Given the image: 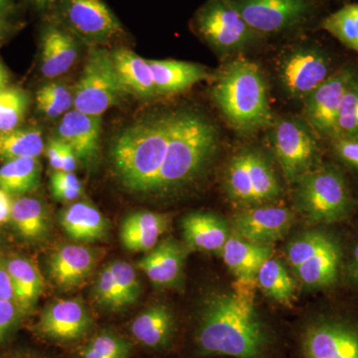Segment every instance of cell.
Instances as JSON below:
<instances>
[{
  "mask_svg": "<svg viewBox=\"0 0 358 358\" xmlns=\"http://www.w3.org/2000/svg\"><path fill=\"white\" fill-rule=\"evenodd\" d=\"M213 358H215V357H213ZM221 358H224V357H221Z\"/></svg>",
  "mask_w": 358,
  "mask_h": 358,
  "instance_id": "52",
  "label": "cell"
},
{
  "mask_svg": "<svg viewBox=\"0 0 358 358\" xmlns=\"http://www.w3.org/2000/svg\"><path fill=\"white\" fill-rule=\"evenodd\" d=\"M253 287L205 301L194 322L190 343L196 358H282V343L254 305Z\"/></svg>",
  "mask_w": 358,
  "mask_h": 358,
  "instance_id": "2",
  "label": "cell"
},
{
  "mask_svg": "<svg viewBox=\"0 0 358 358\" xmlns=\"http://www.w3.org/2000/svg\"><path fill=\"white\" fill-rule=\"evenodd\" d=\"M37 109L49 119L64 115L74 107V91L67 85L52 82L44 85L36 94Z\"/></svg>",
  "mask_w": 358,
  "mask_h": 358,
  "instance_id": "35",
  "label": "cell"
},
{
  "mask_svg": "<svg viewBox=\"0 0 358 358\" xmlns=\"http://www.w3.org/2000/svg\"><path fill=\"white\" fill-rule=\"evenodd\" d=\"M44 152V140L38 129L16 128L0 133V159H37Z\"/></svg>",
  "mask_w": 358,
  "mask_h": 358,
  "instance_id": "31",
  "label": "cell"
},
{
  "mask_svg": "<svg viewBox=\"0 0 358 358\" xmlns=\"http://www.w3.org/2000/svg\"><path fill=\"white\" fill-rule=\"evenodd\" d=\"M0 300L14 301V292L10 275L6 264L0 263Z\"/></svg>",
  "mask_w": 358,
  "mask_h": 358,
  "instance_id": "44",
  "label": "cell"
},
{
  "mask_svg": "<svg viewBox=\"0 0 358 358\" xmlns=\"http://www.w3.org/2000/svg\"><path fill=\"white\" fill-rule=\"evenodd\" d=\"M57 136L71 145L78 159L93 164L100 154L101 117L71 110L59 122Z\"/></svg>",
  "mask_w": 358,
  "mask_h": 358,
  "instance_id": "18",
  "label": "cell"
},
{
  "mask_svg": "<svg viewBox=\"0 0 358 358\" xmlns=\"http://www.w3.org/2000/svg\"><path fill=\"white\" fill-rule=\"evenodd\" d=\"M93 320L79 299L59 300L47 306L36 329L40 336L59 343L79 341L91 331Z\"/></svg>",
  "mask_w": 358,
  "mask_h": 358,
  "instance_id": "15",
  "label": "cell"
},
{
  "mask_svg": "<svg viewBox=\"0 0 358 358\" xmlns=\"http://www.w3.org/2000/svg\"><path fill=\"white\" fill-rule=\"evenodd\" d=\"M166 214L152 211L134 212L122 221L120 237L122 246L131 252H145L159 244L169 226Z\"/></svg>",
  "mask_w": 358,
  "mask_h": 358,
  "instance_id": "23",
  "label": "cell"
},
{
  "mask_svg": "<svg viewBox=\"0 0 358 358\" xmlns=\"http://www.w3.org/2000/svg\"><path fill=\"white\" fill-rule=\"evenodd\" d=\"M186 254L185 246L166 239L148 251L136 266L155 286L167 288L174 286L180 279Z\"/></svg>",
  "mask_w": 358,
  "mask_h": 358,
  "instance_id": "20",
  "label": "cell"
},
{
  "mask_svg": "<svg viewBox=\"0 0 358 358\" xmlns=\"http://www.w3.org/2000/svg\"><path fill=\"white\" fill-rule=\"evenodd\" d=\"M6 267L13 282L14 303L25 317L34 310L43 292V275L32 261L25 258L10 259Z\"/></svg>",
  "mask_w": 358,
  "mask_h": 358,
  "instance_id": "28",
  "label": "cell"
},
{
  "mask_svg": "<svg viewBox=\"0 0 358 358\" xmlns=\"http://www.w3.org/2000/svg\"><path fill=\"white\" fill-rule=\"evenodd\" d=\"M350 68H343L327 78L319 88L303 100V120L315 134L333 138L341 101L353 78Z\"/></svg>",
  "mask_w": 358,
  "mask_h": 358,
  "instance_id": "14",
  "label": "cell"
},
{
  "mask_svg": "<svg viewBox=\"0 0 358 358\" xmlns=\"http://www.w3.org/2000/svg\"><path fill=\"white\" fill-rule=\"evenodd\" d=\"M60 13L71 31L92 43H106L124 33L103 0H61Z\"/></svg>",
  "mask_w": 358,
  "mask_h": 358,
  "instance_id": "12",
  "label": "cell"
},
{
  "mask_svg": "<svg viewBox=\"0 0 358 358\" xmlns=\"http://www.w3.org/2000/svg\"><path fill=\"white\" fill-rule=\"evenodd\" d=\"M341 255L334 238L320 231L305 233L292 242L288 250L289 265L310 288H324L336 281Z\"/></svg>",
  "mask_w": 358,
  "mask_h": 358,
  "instance_id": "8",
  "label": "cell"
},
{
  "mask_svg": "<svg viewBox=\"0 0 358 358\" xmlns=\"http://www.w3.org/2000/svg\"><path fill=\"white\" fill-rule=\"evenodd\" d=\"M224 262L237 278L238 284L254 286L263 264L272 257L270 245L256 244L242 238H228L222 249Z\"/></svg>",
  "mask_w": 358,
  "mask_h": 358,
  "instance_id": "22",
  "label": "cell"
},
{
  "mask_svg": "<svg viewBox=\"0 0 358 358\" xmlns=\"http://www.w3.org/2000/svg\"><path fill=\"white\" fill-rule=\"evenodd\" d=\"M94 300L101 307L120 310L117 289L110 264L101 271L93 289Z\"/></svg>",
  "mask_w": 358,
  "mask_h": 358,
  "instance_id": "40",
  "label": "cell"
},
{
  "mask_svg": "<svg viewBox=\"0 0 358 358\" xmlns=\"http://www.w3.org/2000/svg\"><path fill=\"white\" fill-rule=\"evenodd\" d=\"M225 188L231 199L243 205H259L281 193L274 171L260 152L245 150L234 155L225 171Z\"/></svg>",
  "mask_w": 358,
  "mask_h": 358,
  "instance_id": "7",
  "label": "cell"
},
{
  "mask_svg": "<svg viewBox=\"0 0 358 358\" xmlns=\"http://www.w3.org/2000/svg\"><path fill=\"white\" fill-rule=\"evenodd\" d=\"M10 0H0V11L3 10L7 6H8Z\"/></svg>",
  "mask_w": 358,
  "mask_h": 358,
  "instance_id": "49",
  "label": "cell"
},
{
  "mask_svg": "<svg viewBox=\"0 0 358 358\" xmlns=\"http://www.w3.org/2000/svg\"><path fill=\"white\" fill-rule=\"evenodd\" d=\"M10 221L18 234L28 241L43 239L50 229L44 205L32 197H20L13 201Z\"/></svg>",
  "mask_w": 358,
  "mask_h": 358,
  "instance_id": "29",
  "label": "cell"
},
{
  "mask_svg": "<svg viewBox=\"0 0 358 358\" xmlns=\"http://www.w3.org/2000/svg\"><path fill=\"white\" fill-rule=\"evenodd\" d=\"M322 28L341 44L358 53V3H350L329 14Z\"/></svg>",
  "mask_w": 358,
  "mask_h": 358,
  "instance_id": "33",
  "label": "cell"
},
{
  "mask_svg": "<svg viewBox=\"0 0 358 358\" xmlns=\"http://www.w3.org/2000/svg\"><path fill=\"white\" fill-rule=\"evenodd\" d=\"M126 94L115 70L112 53L92 48L74 89V109L101 117Z\"/></svg>",
  "mask_w": 358,
  "mask_h": 358,
  "instance_id": "6",
  "label": "cell"
},
{
  "mask_svg": "<svg viewBox=\"0 0 358 358\" xmlns=\"http://www.w3.org/2000/svg\"><path fill=\"white\" fill-rule=\"evenodd\" d=\"M217 127L190 109L138 120L113 141L110 162L120 182L138 194H166L199 178L215 159Z\"/></svg>",
  "mask_w": 358,
  "mask_h": 358,
  "instance_id": "1",
  "label": "cell"
},
{
  "mask_svg": "<svg viewBox=\"0 0 358 358\" xmlns=\"http://www.w3.org/2000/svg\"><path fill=\"white\" fill-rule=\"evenodd\" d=\"M66 143L58 136L52 138L47 143L46 155L49 164L55 171L62 169V157L64 154Z\"/></svg>",
  "mask_w": 358,
  "mask_h": 358,
  "instance_id": "43",
  "label": "cell"
},
{
  "mask_svg": "<svg viewBox=\"0 0 358 358\" xmlns=\"http://www.w3.org/2000/svg\"><path fill=\"white\" fill-rule=\"evenodd\" d=\"M50 187L54 199L71 202L83 194V185L74 173L54 171L50 179Z\"/></svg>",
  "mask_w": 358,
  "mask_h": 358,
  "instance_id": "39",
  "label": "cell"
},
{
  "mask_svg": "<svg viewBox=\"0 0 358 358\" xmlns=\"http://www.w3.org/2000/svg\"><path fill=\"white\" fill-rule=\"evenodd\" d=\"M278 74L285 92L303 101L331 76V61L317 47H296L282 56Z\"/></svg>",
  "mask_w": 358,
  "mask_h": 358,
  "instance_id": "11",
  "label": "cell"
},
{
  "mask_svg": "<svg viewBox=\"0 0 358 358\" xmlns=\"http://www.w3.org/2000/svg\"><path fill=\"white\" fill-rule=\"evenodd\" d=\"M131 336L143 348L152 352H166L173 346L178 324L173 312L164 305H155L131 322Z\"/></svg>",
  "mask_w": 358,
  "mask_h": 358,
  "instance_id": "19",
  "label": "cell"
},
{
  "mask_svg": "<svg viewBox=\"0 0 358 358\" xmlns=\"http://www.w3.org/2000/svg\"><path fill=\"white\" fill-rule=\"evenodd\" d=\"M350 271H352L353 280H355L358 286V243L355 247V250H353L352 270Z\"/></svg>",
  "mask_w": 358,
  "mask_h": 358,
  "instance_id": "46",
  "label": "cell"
},
{
  "mask_svg": "<svg viewBox=\"0 0 358 358\" xmlns=\"http://www.w3.org/2000/svg\"><path fill=\"white\" fill-rule=\"evenodd\" d=\"M358 136V78L348 85L339 107L334 138Z\"/></svg>",
  "mask_w": 358,
  "mask_h": 358,
  "instance_id": "37",
  "label": "cell"
},
{
  "mask_svg": "<svg viewBox=\"0 0 358 358\" xmlns=\"http://www.w3.org/2000/svg\"><path fill=\"white\" fill-rule=\"evenodd\" d=\"M112 58L115 72L126 93L147 99L157 95L148 60L124 48L115 49L112 52Z\"/></svg>",
  "mask_w": 358,
  "mask_h": 358,
  "instance_id": "27",
  "label": "cell"
},
{
  "mask_svg": "<svg viewBox=\"0 0 358 358\" xmlns=\"http://www.w3.org/2000/svg\"><path fill=\"white\" fill-rule=\"evenodd\" d=\"M197 31L222 54L236 53L258 36L231 0H209L195 18Z\"/></svg>",
  "mask_w": 358,
  "mask_h": 358,
  "instance_id": "10",
  "label": "cell"
},
{
  "mask_svg": "<svg viewBox=\"0 0 358 358\" xmlns=\"http://www.w3.org/2000/svg\"><path fill=\"white\" fill-rule=\"evenodd\" d=\"M212 96L226 121L241 133L271 128L275 121L262 70L248 59H234L224 66Z\"/></svg>",
  "mask_w": 358,
  "mask_h": 358,
  "instance_id": "3",
  "label": "cell"
},
{
  "mask_svg": "<svg viewBox=\"0 0 358 358\" xmlns=\"http://www.w3.org/2000/svg\"><path fill=\"white\" fill-rule=\"evenodd\" d=\"M296 182L299 207L312 220L336 222L350 211V192L343 174L336 169L317 167Z\"/></svg>",
  "mask_w": 358,
  "mask_h": 358,
  "instance_id": "5",
  "label": "cell"
},
{
  "mask_svg": "<svg viewBox=\"0 0 358 358\" xmlns=\"http://www.w3.org/2000/svg\"><path fill=\"white\" fill-rule=\"evenodd\" d=\"M296 358H358V322L320 315L301 324L294 341Z\"/></svg>",
  "mask_w": 358,
  "mask_h": 358,
  "instance_id": "4",
  "label": "cell"
},
{
  "mask_svg": "<svg viewBox=\"0 0 358 358\" xmlns=\"http://www.w3.org/2000/svg\"><path fill=\"white\" fill-rule=\"evenodd\" d=\"M79 48L74 37L62 28H44L40 43V70L44 77L53 79L66 74L76 63Z\"/></svg>",
  "mask_w": 358,
  "mask_h": 358,
  "instance_id": "21",
  "label": "cell"
},
{
  "mask_svg": "<svg viewBox=\"0 0 358 358\" xmlns=\"http://www.w3.org/2000/svg\"><path fill=\"white\" fill-rule=\"evenodd\" d=\"M257 34H273L299 24L308 15L307 0H231Z\"/></svg>",
  "mask_w": 358,
  "mask_h": 358,
  "instance_id": "13",
  "label": "cell"
},
{
  "mask_svg": "<svg viewBox=\"0 0 358 358\" xmlns=\"http://www.w3.org/2000/svg\"><path fill=\"white\" fill-rule=\"evenodd\" d=\"M293 214L280 206L253 207L234 218L238 237L252 243L268 245L281 239L292 224Z\"/></svg>",
  "mask_w": 358,
  "mask_h": 358,
  "instance_id": "16",
  "label": "cell"
},
{
  "mask_svg": "<svg viewBox=\"0 0 358 358\" xmlns=\"http://www.w3.org/2000/svg\"><path fill=\"white\" fill-rule=\"evenodd\" d=\"M8 193L0 188V225L10 221L13 201Z\"/></svg>",
  "mask_w": 358,
  "mask_h": 358,
  "instance_id": "45",
  "label": "cell"
},
{
  "mask_svg": "<svg viewBox=\"0 0 358 358\" xmlns=\"http://www.w3.org/2000/svg\"><path fill=\"white\" fill-rule=\"evenodd\" d=\"M4 31V22L1 20H0V36H1L2 33Z\"/></svg>",
  "mask_w": 358,
  "mask_h": 358,
  "instance_id": "51",
  "label": "cell"
},
{
  "mask_svg": "<svg viewBox=\"0 0 358 358\" xmlns=\"http://www.w3.org/2000/svg\"><path fill=\"white\" fill-rule=\"evenodd\" d=\"M257 282L264 293L273 300L288 306L294 298V284L281 262L271 257L263 264Z\"/></svg>",
  "mask_w": 358,
  "mask_h": 358,
  "instance_id": "32",
  "label": "cell"
},
{
  "mask_svg": "<svg viewBox=\"0 0 358 358\" xmlns=\"http://www.w3.org/2000/svg\"><path fill=\"white\" fill-rule=\"evenodd\" d=\"M41 179V164L37 159H18L0 167V188L13 195H23L36 189Z\"/></svg>",
  "mask_w": 358,
  "mask_h": 358,
  "instance_id": "30",
  "label": "cell"
},
{
  "mask_svg": "<svg viewBox=\"0 0 358 358\" xmlns=\"http://www.w3.org/2000/svg\"><path fill=\"white\" fill-rule=\"evenodd\" d=\"M6 358H37V357H31V355H11V357H8Z\"/></svg>",
  "mask_w": 358,
  "mask_h": 358,
  "instance_id": "50",
  "label": "cell"
},
{
  "mask_svg": "<svg viewBox=\"0 0 358 358\" xmlns=\"http://www.w3.org/2000/svg\"><path fill=\"white\" fill-rule=\"evenodd\" d=\"M271 145L282 173L296 182L303 174L317 169L319 159L315 133L303 119L284 117L275 120Z\"/></svg>",
  "mask_w": 358,
  "mask_h": 358,
  "instance_id": "9",
  "label": "cell"
},
{
  "mask_svg": "<svg viewBox=\"0 0 358 358\" xmlns=\"http://www.w3.org/2000/svg\"><path fill=\"white\" fill-rule=\"evenodd\" d=\"M331 141L339 159L358 171V136L334 138Z\"/></svg>",
  "mask_w": 358,
  "mask_h": 358,
  "instance_id": "42",
  "label": "cell"
},
{
  "mask_svg": "<svg viewBox=\"0 0 358 358\" xmlns=\"http://www.w3.org/2000/svg\"><path fill=\"white\" fill-rule=\"evenodd\" d=\"M29 98L23 90L6 88L0 91V133L18 128L28 109Z\"/></svg>",
  "mask_w": 358,
  "mask_h": 358,
  "instance_id": "36",
  "label": "cell"
},
{
  "mask_svg": "<svg viewBox=\"0 0 358 358\" xmlns=\"http://www.w3.org/2000/svg\"><path fill=\"white\" fill-rule=\"evenodd\" d=\"M133 343L110 331L96 334L80 352L81 358H129Z\"/></svg>",
  "mask_w": 358,
  "mask_h": 358,
  "instance_id": "34",
  "label": "cell"
},
{
  "mask_svg": "<svg viewBox=\"0 0 358 358\" xmlns=\"http://www.w3.org/2000/svg\"><path fill=\"white\" fill-rule=\"evenodd\" d=\"M59 222L66 234L77 242L102 241L109 233V222L93 205L76 202L64 209Z\"/></svg>",
  "mask_w": 358,
  "mask_h": 358,
  "instance_id": "24",
  "label": "cell"
},
{
  "mask_svg": "<svg viewBox=\"0 0 358 358\" xmlns=\"http://www.w3.org/2000/svg\"><path fill=\"white\" fill-rule=\"evenodd\" d=\"M21 317L22 315L13 301L0 300V345L13 334Z\"/></svg>",
  "mask_w": 358,
  "mask_h": 358,
  "instance_id": "41",
  "label": "cell"
},
{
  "mask_svg": "<svg viewBox=\"0 0 358 358\" xmlns=\"http://www.w3.org/2000/svg\"><path fill=\"white\" fill-rule=\"evenodd\" d=\"M8 73H7L6 67L2 65V63H0V91H2V90L6 88V85L8 83Z\"/></svg>",
  "mask_w": 358,
  "mask_h": 358,
  "instance_id": "47",
  "label": "cell"
},
{
  "mask_svg": "<svg viewBox=\"0 0 358 358\" xmlns=\"http://www.w3.org/2000/svg\"><path fill=\"white\" fill-rule=\"evenodd\" d=\"M110 266L114 275L120 310L134 305L141 296V285L136 268L126 261H115Z\"/></svg>",
  "mask_w": 358,
  "mask_h": 358,
  "instance_id": "38",
  "label": "cell"
},
{
  "mask_svg": "<svg viewBox=\"0 0 358 358\" xmlns=\"http://www.w3.org/2000/svg\"><path fill=\"white\" fill-rule=\"evenodd\" d=\"M186 246L200 251H222L228 229L222 219L206 212H193L181 221Z\"/></svg>",
  "mask_w": 358,
  "mask_h": 358,
  "instance_id": "26",
  "label": "cell"
},
{
  "mask_svg": "<svg viewBox=\"0 0 358 358\" xmlns=\"http://www.w3.org/2000/svg\"><path fill=\"white\" fill-rule=\"evenodd\" d=\"M38 9H45L51 6L56 0H30Z\"/></svg>",
  "mask_w": 358,
  "mask_h": 358,
  "instance_id": "48",
  "label": "cell"
},
{
  "mask_svg": "<svg viewBox=\"0 0 358 358\" xmlns=\"http://www.w3.org/2000/svg\"><path fill=\"white\" fill-rule=\"evenodd\" d=\"M157 95L178 94L210 78L208 71L194 63L178 60H148Z\"/></svg>",
  "mask_w": 358,
  "mask_h": 358,
  "instance_id": "25",
  "label": "cell"
},
{
  "mask_svg": "<svg viewBox=\"0 0 358 358\" xmlns=\"http://www.w3.org/2000/svg\"><path fill=\"white\" fill-rule=\"evenodd\" d=\"M98 259L95 250L83 245H64L52 254L49 274L60 288H78L93 274Z\"/></svg>",
  "mask_w": 358,
  "mask_h": 358,
  "instance_id": "17",
  "label": "cell"
}]
</instances>
